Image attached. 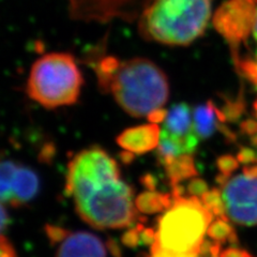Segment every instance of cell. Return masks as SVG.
<instances>
[{
    "label": "cell",
    "mask_w": 257,
    "mask_h": 257,
    "mask_svg": "<svg viewBox=\"0 0 257 257\" xmlns=\"http://www.w3.org/2000/svg\"><path fill=\"white\" fill-rule=\"evenodd\" d=\"M256 7V0H228L214 15L215 28L231 44L234 53L251 35Z\"/></svg>",
    "instance_id": "obj_9"
},
{
    "label": "cell",
    "mask_w": 257,
    "mask_h": 257,
    "mask_svg": "<svg viewBox=\"0 0 257 257\" xmlns=\"http://www.w3.org/2000/svg\"><path fill=\"white\" fill-rule=\"evenodd\" d=\"M50 232L53 239L59 240L57 257H107L100 238L90 232H60L54 227Z\"/></svg>",
    "instance_id": "obj_10"
},
{
    "label": "cell",
    "mask_w": 257,
    "mask_h": 257,
    "mask_svg": "<svg viewBox=\"0 0 257 257\" xmlns=\"http://www.w3.org/2000/svg\"><path fill=\"white\" fill-rule=\"evenodd\" d=\"M208 236L215 241H225L235 237V232L232 230L231 225L228 223L227 218H219L209 226Z\"/></svg>",
    "instance_id": "obj_17"
},
{
    "label": "cell",
    "mask_w": 257,
    "mask_h": 257,
    "mask_svg": "<svg viewBox=\"0 0 257 257\" xmlns=\"http://www.w3.org/2000/svg\"><path fill=\"white\" fill-rule=\"evenodd\" d=\"M240 71L245 74L257 86V56L255 59H243L236 61Z\"/></svg>",
    "instance_id": "obj_18"
},
{
    "label": "cell",
    "mask_w": 257,
    "mask_h": 257,
    "mask_svg": "<svg viewBox=\"0 0 257 257\" xmlns=\"http://www.w3.org/2000/svg\"><path fill=\"white\" fill-rule=\"evenodd\" d=\"M218 165L223 176H229L238 167V162L231 157H223L219 160Z\"/></svg>",
    "instance_id": "obj_19"
},
{
    "label": "cell",
    "mask_w": 257,
    "mask_h": 257,
    "mask_svg": "<svg viewBox=\"0 0 257 257\" xmlns=\"http://www.w3.org/2000/svg\"><path fill=\"white\" fill-rule=\"evenodd\" d=\"M19 163L12 160H0V202L12 205L13 183Z\"/></svg>",
    "instance_id": "obj_16"
},
{
    "label": "cell",
    "mask_w": 257,
    "mask_h": 257,
    "mask_svg": "<svg viewBox=\"0 0 257 257\" xmlns=\"http://www.w3.org/2000/svg\"><path fill=\"white\" fill-rule=\"evenodd\" d=\"M221 197L225 216L243 226L257 225V165L234 176H223Z\"/></svg>",
    "instance_id": "obj_6"
},
{
    "label": "cell",
    "mask_w": 257,
    "mask_h": 257,
    "mask_svg": "<svg viewBox=\"0 0 257 257\" xmlns=\"http://www.w3.org/2000/svg\"><path fill=\"white\" fill-rule=\"evenodd\" d=\"M256 2H257V0H256Z\"/></svg>",
    "instance_id": "obj_24"
},
{
    "label": "cell",
    "mask_w": 257,
    "mask_h": 257,
    "mask_svg": "<svg viewBox=\"0 0 257 257\" xmlns=\"http://www.w3.org/2000/svg\"><path fill=\"white\" fill-rule=\"evenodd\" d=\"M222 115L211 102L200 104L193 109V122L199 140L211 138L216 131Z\"/></svg>",
    "instance_id": "obj_13"
},
{
    "label": "cell",
    "mask_w": 257,
    "mask_h": 257,
    "mask_svg": "<svg viewBox=\"0 0 257 257\" xmlns=\"http://www.w3.org/2000/svg\"><path fill=\"white\" fill-rule=\"evenodd\" d=\"M151 0H68L71 19L87 23L139 20Z\"/></svg>",
    "instance_id": "obj_8"
},
{
    "label": "cell",
    "mask_w": 257,
    "mask_h": 257,
    "mask_svg": "<svg viewBox=\"0 0 257 257\" xmlns=\"http://www.w3.org/2000/svg\"><path fill=\"white\" fill-rule=\"evenodd\" d=\"M161 127L158 123L149 122L125 128L116 142L128 155H145L158 148Z\"/></svg>",
    "instance_id": "obj_11"
},
{
    "label": "cell",
    "mask_w": 257,
    "mask_h": 257,
    "mask_svg": "<svg viewBox=\"0 0 257 257\" xmlns=\"http://www.w3.org/2000/svg\"><path fill=\"white\" fill-rule=\"evenodd\" d=\"M161 163L165 168L166 175L172 183L173 189L178 188L180 182L192 178L197 173L192 156H181L178 158L168 159L161 161Z\"/></svg>",
    "instance_id": "obj_14"
},
{
    "label": "cell",
    "mask_w": 257,
    "mask_h": 257,
    "mask_svg": "<svg viewBox=\"0 0 257 257\" xmlns=\"http://www.w3.org/2000/svg\"><path fill=\"white\" fill-rule=\"evenodd\" d=\"M66 192L80 218L95 228H124L136 220L133 189L121 178L117 161L99 146L85 148L71 158Z\"/></svg>",
    "instance_id": "obj_1"
},
{
    "label": "cell",
    "mask_w": 257,
    "mask_h": 257,
    "mask_svg": "<svg viewBox=\"0 0 257 257\" xmlns=\"http://www.w3.org/2000/svg\"><path fill=\"white\" fill-rule=\"evenodd\" d=\"M256 3H257V2H256ZM251 35L253 36L254 40L257 42V7H256V13H255V18H254V22H253ZM256 56H257V53H256Z\"/></svg>",
    "instance_id": "obj_23"
},
{
    "label": "cell",
    "mask_w": 257,
    "mask_h": 257,
    "mask_svg": "<svg viewBox=\"0 0 257 257\" xmlns=\"http://www.w3.org/2000/svg\"><path fill=\"white\" fill-rule=\"evenodd\" d=\"M100 90L109 93L127 115L149 117L163 109L170 96V84L157 63L143 57L121 60L103 56L91 60Z\"/></svg>",
    "instance_id": "obj_2"
},
{
    "label": "cell",
    "mask_w": 257,
    "mask_h": 257,
    "mask_svg": "<svg viewBox=\"0 0 257 257\" xmlns=\"http://www.w3.org/2000/svg\"><path fill=\"white\" fill-rule=\"evenodd\" d=\"M40 179L32 168L19 164L13 183V202L11 206H22L31 202L39 193Z\"/></svg>",
    "instance_id": "obj_12"
},
{
    "label": "cell",
    "mask_w": 257,
    "mask_h": 257,
    "mask_svg": "<svg viewBox=\"0 0 257 257\" xmlns=\"http://www.w3.org/2000/svg\"><path fill=\"white\" fill-rule=\"evenodd\" d=\"M84 77L69 53H48L31 66L26 84L29 98L46 109L74 105L79 100Z\"/></svg>",
    "instance_id": "obj_5"
},
{
    "label": "cell",
    "mask_w": 257,
    "mask_h": 257,
    "mask_svg": "<svg viewBox=\"0 0 257 257\" xmlns=\"http://www.w3.org/2000/svg\"><path fill=\"white\" fill-rule=\"evenodd\" d=\"M173 194H163L157 191L144 192L136 198V207L138 210L146 213L164 211L171 205Z\"/></svg>",
    "instance_id": "obj_15"
},
{
    "label": "cell",
    "mask_w": 257,
    "mask_h": 257,
    "mask_svg": "<svg viewBox=\"0 0 257 257\" xmlns=\"http://www.w3.org/2000/svg\"><path fill=\"white\" fill-rule=\"evenodd\" d=\"M0 257H18L11 243L3 236H0Z\"/></svg>",
    "instance_id": "obj_20"
},
{
    "label": "cell",
    "mask_w": 257,
    "mask_h": 257,
    "mask_svg": "<svg viewBox=\"0 0 257 257\" xmlns=\"http://www.w3.org/2000/svg\"><path fill=\"white\" fill-rule=\"evenodd\" d=\"M215 257H251V256L243 250L231 247V248H227V250H224L220 254L218 253L215 255Z\"/></svg>",
    "instance_id": "obj_21"
},
{
    "label": "cell",
    "mask_w": 257,
    "mask_h": 257,
    "mask_svg": "<svg viewBox=\"0 0 257 257\" xmlns=\"http://www.w3.org/2000/svg\"><path fill=\"white\" fill-rule=\"evenodd\" d=\"M7 224H8V214L5 207L2 205V202H0V236H2V232L5 230Z\"/></svg>",
    "instance_id": "obj_22"
},
{
    "label": "cell",
    "mask_w": 257,
    "mask_h": 257,
    "mask_svg": "<svg viewBox=\"0 0 257 257\" xmlns=\"http://www.w3.org/2000/svg\"><path fill=\"white\" fill-rule=\"evenodd\" d=\"M173 200L159 216L155 229H145L148 257H200L213 213L202 198L173 189Z\"/></svg>",
    "instance_id": "obj_3"
},
{
    "label": "cell",
    "mask_w": 257,
    "mask_h": 257,
    "mask_svg": "<svg viewBox=\"0 0 257 257\" xmlns=\"http://www.w3.org/2000/svg\"><path fill=\"white\" fill-rule=\"evenodd\" d=\"M212 0H151L139 19L147 41L186 46L202 36L210 20Z\"/></svg>",
    "instance_id": "obj_4"
},
{
    "label": "cell",
    "mask_w": 257,
    "mask_h": 257,
    "mask_svg": "<svg viewBox=\"0 0 257 257\" xmlns=\"http://www.w3.org/2000/svg\"><path fill=\"white\" fill-rule=\"evenodd\" d=\"M198 142L199 138L193 122V111L186 103L174 104L166 110L161 127L160 143L157 148L160 161L192 156Z\"/></svg>",
    "instance_id": "obj_7"
}]
</instances>
